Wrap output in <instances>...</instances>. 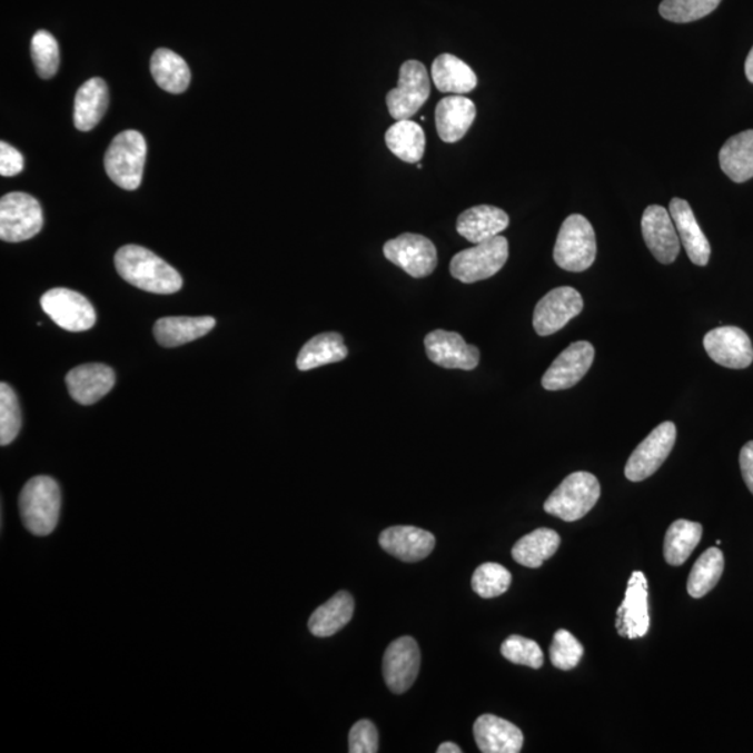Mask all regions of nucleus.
Wrapping results in <instances>:
<instances>
[{
  "label": "nucleus",
  "mask_w": 753,
  "mask_h": 753,
  "mask_svg": "<svg viewBox=\"0 0 753 753\" xmlns=\"http://www.w3.org/2000/svg\"><path fill=\"white\" fill-rule=\"evenodd\" d=\"M115 267L126 283L147 293L176 294L184 285L180 274L146 247L123 246L115 256Z\"/></svg>",
  "instance_id": "1"
},
{
  "label": "nucleus",
  "mask_w": 753,
  "mask_h": 753,
  "mask_svg": "<svg viewBox=\"0 0 753 753\" xmlns=\"http://www.w3.org/2000/svg\"><path fill=\"white\" fill-rule=\"evenodd\" d=\"M19 507L26 529L36 536H48L59 522L62 496L57 480L36 476L20 493Z\"/></svg>",
  "instance_id": "2"
},
{
  "label": "nucleus",
  "mask_w": 753,
  "mask_h": 753,
  "mask_svg": "<svg viewBox=\"0 0 753 753\" xmlns=\"http://www.w3.org/2000/svg\"><path fill=\"white\" fill-rule=\"evenodd\" d=\"M595 229L584 216L573 214L561 225L554 246V261L569 273H584L596 260Z\"/></svg>",
  "instance_id": "3"
},
{
  "label": "nucleus",
  "mask_w": 753,
  "mask_h": 753,
  "mask_svg": "<svg viewBox=\"0 0 753 753\" xmlns=\"http://www.w3.org/2000/svg\"><path fill=\"white\" fill-rule=\"evenodd\" d=\"M601 494V483L595 475L575 472L555 488L544 503V511L565 522L579 521L595 507Z\"/></svg>",
  "instance_id": "4"
},
{
  "label": "nucleus",
  "mask_w": 753,
  "mask_h": 753,
  "mask_svg": "<svg viewBox=\"0 0 753 753\" xmlns=\"http://www.w3.org/2000/svg\"><path fill=\"white\" fill-rule=\"evenodd\" d=\"M147 157L145 136L136 130H126L115 137L106 153V170L125 190H136L141 185Z\"/></svg>",
  "instance_id": "5"
},
{
  "label": "nucleus",
  "mask_w": 753,
  "mask_h": 753,
  "mask_svg": "<svg viewBox=\"0 0 753 753\" xmlns=\"http://www.w3.org/2000/svg\"><path fill=\"white\" fill-rule=\"evenodd\" d=\"M509 256L508 240L497 238L462 250L450 260L449 271L455 279L464 284H475L494 277L502 271Z\"/></svg>",
  "instance_id": "6"
},
{
  "label": "nucleus",
  "mask_w": 753,
  "mask_h": 753,
  "mask_svg": "<svg viewBox=\"0 0 753 753\" xmlns=\"http://www.w3.org/2000/svg\"><path fill=\"white\" fill-rule=\"evenodd\" d=\"M430 97V77L419 60L400 66L398 87L386 97L388 112L395 120L410 119Z\"/></svg>",
  "instance_id": "7"
},
{
  "label": "nucleus",
  "mask_w": 753,
  "mask_h": 753,
  "mask_svg": "<svg viewBox=\"0 0 753 753\" xmlns=\"http://www.w3.org/2000/svg\"><path fill=\"white\" fill-rule=\"evenodd\" d=\"M42 208L34 197L9 194L0 200V238L10 244L29 240L41 232Z\"/></svg>",
  "instance_id": "8"
},
{
  "label": "nucleus",
  "mask_w": 753,
  "mask_h": 753,
  "mask_svg": "<svg viewBox=\"0 0 753 753\" xmlns=\"http://www.w3.org/2000/svg\"><path fill=\"white\" fill-rule=\"evenodd\" d=\"M677 439V427L673 422H664L654 428L643 442L637 445L625 466L626 479L631 482L646 480L656 474L668 458Z\"/></svg>",
  "instance_id": "9"
},
{
  "label": "nucleus",
  "mask_w": 753,
  "mask_h": 753,
  "mask_svg": "<svg viewBox=\"0 0 753 753\" xmlns=\"http://www.w3.org/2000/svg\"><path fill=\"white\" fill-rule=\"evenodd\" d=\"M42 310L53 323L70 333H82L97 321L96 309L85 296L75 290L55 288L41 298Z\"/></svg>",
  "instance_id": "10"
},
{
  "label": "nucleus",
  "mask_w": 753,
  "mask_h": 753,
  "mask_svg": "<svg viewBox=\"0 0 753 753\" xmlns=\"http://www.w3.org/2000/svg\"><path fill=\"white\" fill-rule=\"evenodd\" d=\"M387 260L414 278H425L437 267V249L426 236L404 234L384 245Z\"/></svg>",
  "instance_id": "11"
},
{
  "label": "nucleus",
  "mask_w": 753,
  "mask_h": 753,
  "mask_svg": "<svg viewBox=\"0 0 753 753\" xmlns=\"http://www.w3.org/2000/svg\"><path fill=\"white\" fill-rule=\"evenodd\" d=\"M584 310V299L578 290L559 287L543 296L533 313V327L541 337L558 333Z\"/></svg>",
  "instance_id": "12"
},
{
  "label": "nucleus",
  "mask_w": 753,
  "mask_h": 753,
  "mask_svg": "<svg viewBox=\"0 0 753 753\" xmlns=\"http://www.w3.org/2000/svg\"><path fill=\"white\" fill-rule=\"evenodd\" d=\"M595 360V348L586 340L571 344L561 351L557 359L548 367L542 378V386L547 392H563L576 386L586 373L591 370Z\"/></svg>",
  "instance_id": "13"
},
{
  "label": "nucleus",
  "mask_w": 753,
  "mask_h": 753,
  "mask_svg": "<svg viewBox=\"0 0 753 753\" xmlns=\"http://www.w3.org/2000/svg\"><path fill=\"white\" fill-rule=\"evenodd\" d=\"M420 672V648L412 636L394 641L384 653V680L394 694H404Z\"/></svg>",
  "instance_id": "14"
},
{
  "label": "nucleus",
  "mask_w": 753,
  "mask_h": 753,
  "mask_svg": "<svg viewBox=\"0 0 753 753\" xmlns=\"http://www.w3.org/2000/svg\"><path fill=\"white\" fill-rule=\"evenodd\" d=\"M703 346L709 357L717 365L735 368H746L753 361V346L750 337L739 327H719L712 329L703 339Z\"/></svg>",
  "instance_id": "15"
},
{
  "label": "nucleus",
  "mask_w": 753,
  "mask_h": 753,
  "mask_svg": "<svg viewBox=\"0 0 753 753\" xmlns=\"http://www.w3.org/2000/svg\"><path fill=\"white\" fill-rule=\"evenodd\" d=\"M428 359L444 368L474 370L479 365L480 351L476 346L467 345L458 333L434 329L425 338Z\"/></svg>",
  "instance_id": "16"
},
{
  "label": "nucleus",
  "mask_w": 753,
  "mask_h": 753,
  "mask_svg": "<svg viewBox=\"0 0 753 753\" xmlns=\"http://www.w3.org/2000/svg\"><path fill=\"white\" fill-rule=\"evenodd\" d=\"M642 235L658 262L672 264L680 255V236L672 216L662 206L647 207L642 217Z\"/></svg>",
  "instance_id": "17"
},
{
  "label": "nucleus",
  "mask_w": 753,
  "mask_h": 753,
  "mask_svg": "<svg viewBox=\"0 0 753 753\" xmlns=\"http://www.w3.org/2000/svg\"><path fill=\"white\" fill-rule=\"evenodd\" d=\"M618 634L630 640L643 637L648 632L647 579L641 571L631 575L623 604L617 610L615 621Z\"/></svg>",
  "instance_id": "18"
},
{
  "label": "nucleus",
  "mask_w": 753,
  "mask_h": 753,
  "mask_svg": "<svg viewBox=\"0 0 753 753\" xmlns=\"http://www.w3.org/2000/svg\"><path fill=\"white\" fill-rule=\"evenodd\" d=\"M384 552L405 563H417L428 557L436 547L433 533L415 526H393L378 538Z\"/></svg>",
  "instance_id": "19"
},
{
  "label": "nucleus",
  "mask_w": 753,
  "mask_h": 753,
  "mask_svg": "<svg viewBox=\"0 0 753 753\" xmlns=\"http://www.w3.org/2000/svg\"><path fill=\"white\" fill-rule=\"evenodd\" d=\"M117 382L111 367L90 363L73 368L66 376L71 398L81 405H92L106 397Z\"/></svg>",
  "instance_id": "20"
},
{
  "label": "nucleus",
  "mask_w": 753,
  "mask_h": 753,
  "mask_svg": "<svg viewBox=\"0 0 753 753\" xmlns=\"http://www.w3.org/2000/svg\"><path fill=\"white\" fill-rule=\"evenodd\" d=\"M670 216H672L681 244L685 247L686 255L695 266L705 267L711 260L712 247L697 224L695 214L688 201L675 199L670 202Z\"/></svg>",
  "instance_id": "21"
},
{
  "label": "nucleus",
  "mask_w": 753,
  "mask_h": 753,
  "mask_svg": "<svg viewBox=\"0 0 753 753\" xmlns=\"http://www.w3.org/2000/svg\"><path fill=\"white\" fill-rule=\"evenodd\" d=\"M474 734L483 753H518L524 746V734L515 724L494 714L476 720Z\"/></svg>",
  "instance_id": "22"
},
{
  "label": "nucleus",
  "mask_w": 753,
  "mask_h": 753,
  "mask_svg": "<svg viewBox=\"0 0 753 753\" xmlns=\"http://www.w3.org/2000/svg\"><path fill=\"white\" fill-rule=\"evenodd\" d=\"M508 214L502 208L493 206L472 207L460 214L456 221V230L470 244L479 245L483 241L497 238L508 228Z\"/></svg>",
  "instance_id": "23"
},
{
  "label": "nucleus",
  "mask_w": 753,
  "mask_h": 753,
  "mask_svg": "<svg viewBox=\"0 0 753 753\" xmlns=\"http://www.w3.org/2000/svg\"><path fill=\"white\" fill-rule=\"evenodd\" d=\"M476 119V106L462 96L445 97L436 108V126L439 139L456 142L464 139Z\"/></svg>",
  "instance_id": "24"
},
{
  "label": "nucleus",
  "mask_w": 753,
  "mask_h": 753,
  "mask_svg": "<svg viewBox=\"0 0 753 753\" xmlns=\"http://www.w3.org/2000/svg\"><path fill=\"white\" fill-rule=\"evenodd\" d=\"M214 327L212 317H165L153 326V337L165 348H176L205 337Z\"/></svg>",
  "instance_id": "25"
},
{
  "label": "nucleus",
  "mask_w": 753,
  "mask_h": 753,
  "mask_svg": "<svg viewBox=\"0 0 753 753\" xmlns=\"http://www.w3.org/2000/svg\"><path fill=\"white\" fill-rule=\"evenodd\" d=\"M108 87L102 79L85 82L76 93L75 125L80 131H90L103 118L108 108Z\"/></svg>",
  "instance_id": "26"
},
{
  "label": "nucleus",
  "mask_w": 753,
  "mask_h": 753,
  "mask_svg": "<svg viewBox=\"0 0 753 753\" xmlns=\"http://www.w3.org/2000/svg\"><path fill=\"white\" fill-rule=\"evenodd\" d=\"M432 77L438 91L456 96L474 91L477 86L475 71L464 60L450 53L439 55L434 60Z\"/></svg>",
  "instance_id": "27"
},
{
  "label": "nucleus",
  "mask_w": 753,
  "mask_h": 753,
  "mask_svg": "<svg viewBox=\"0 0 753 753\" xmlns=\"http://www.w3.org/2000/svg\"><path fill=\"white\" fill-rule=\"evenodd\" d=\"M720 167L735 184L753 178V130L731 137L719 153Z\"/></svg>",
  "instance_id": "28"
},
{
  "label": "nucleus",
  "mask_w": 753,
  "mask_h": 753,
  "mask_svg": "<svg viewBox=\"0 0 753 753\" xmlns=\"http://www.w3.org/2000/svg\"><path fill=\"white\" fill-rule=\"evenodd\" d=\"M354 613V597L350 596V593L340 591L311 614L309 630L313 635L318 637L333 636L349 624Z\"/></svg>",
  "instance_id": "29"
},
{
  "label": "nucleus",
  "mask_w": 753,
  "mask_h": 753,
  "mask_svg": "<svg viewBox=\"0 0 753 753\" xmlns=\"http://www.w3.org/2000/svg\"><path fill=\"white\" fill-rule=\"evenodd\" d=\"M348 357V348L344 344L343 335L338 333H324L313 337L300 349L298 360L299 370L309 371L313 368L343 361Z\"/></svg>",
  "instance_id": "30"
},
{
  "label": "nucleus",
  "mask_w": 753,
  "mask_h": 753,
  "mask_svg": "<svg viewBox=\"0 0 753 753\" xmlns=\"http://www.w3.org/2000/svg\"><path fill=\"white\" fill-rule=\"evenodd\" d=\"M151 73L157 85L170 93H181L190 85L191 73L185 59L167 48H159L151 58Z\"/></svg>",
  "instance_id": "31"
},
{
  "label": "nucleus",
  "mask_w": 753,
  "mask_h": 753,
  "mask_svg": "<svg viewBox=\"0 0 753 753\" xmlns=\"http://www.w3.org/2000/svg\"><path fill=\"white\" fill-rule=\"evenodd\" d=\"M561 544L557 532L541 527L516 542L513 558L526 568H541L544 561L552 558Z\"/></svg>",
  "instance_id": "32"
},
{
  "label": "nucleus",
  "mask_w": 753,
  "mask_h": 753,
  "mask_svg": "<svg viewBox=\"0 0 753 753\" xmlns=\"http://www.w3.org/2000/svg\"><path fill=\"white\" fill-rule=\"evenodd\" d=\"M389 151L404 162L417 164L425 156L426 136L420 125L410 119L397 120L386 133Z\"/></svg>",
  "instance_id": "33"
},
{
  "label": "nucleus",
  "mask_w": 753,
  "mask_h": 753,
  "mask_svg": "<svg viewBox=\"0 0 753 753\" xmlns=\"http://www.w3.org/2000/svg\"><path fill=\"white\" fill-rule=\"evenodd\" d=\"M702 535L703 527L697 522L675 521L668 527L666 538H664V558H666L667 564L673 565V567L683 565L694 553Z\"/></svg>",
  "instance_id": "34"
},
{
  "label": "nucleus",
  "mask_w": 753,
  "mask_h": 753,
  "mask_svg": "<svg viewBox=\"0 0 753 753\" xmlns=\"http://www.w3.org/2000/svg\"><path fill=\"white\" fill-rule=\"evenodd\" d=\"M724 571L722 549L711 547L697 558L688 578V593L694 598L706 596L719 584Z\"/></svg>",
  "instance_id": "35"
},
{
  "label": "nucleus",
  "mask_w": 753,
  "mask_h": 753,
  "mask_svg": "<svg viewBox=\"0 0 753 753\" xmlns=\"http://www.w3.org/2000/svg\"><path fill=\"white\" fill-rule=\"evenodd\" d=\"M722 0H663L658 12L673 23H692L717 9Z\"/></svg>",
  "instance_id": "36"
},
{
  "label": "nucleus",
  "mask_w": 753,
  "mask_h": 753,
  "mask_svg": "<svg viewBox=\"0 0 753 753\" xmlns=\"http://www.w3.org/2000/svg\"><path fill=\"white\" fill-rule=\"evenodd\" d=\"M513 575L503 565L486 563L480 565L472 576V587L483 598L504 595L509 589Z\"/></svg>",
  "instance_id": "37"
},
{
  "label": "nucleus",
  "mask_w": 753,
  "mask_h": 753,
  "mask_svg": "<svg viewBox=\"0 0 753 753\" xmlns=\"http://www.w3.org/2000/svg\"><path fill=\"white\" fill-rule=\"evenodd\" d=\"M31 57L34 60L38 76L52 79L59 69L60 53L58 41L51 32L40 30L31 41Z\"/></svg>",
  "instance_id": "38"
},
{
  "label": "nucleus",
  "mask_w": 753,
  "mask_h": 753,
  "mask_svg": "<svg viewBox=\"0 0 753 753\" xmlns=\"http://www.w3.org/2000/svg\"><path fill=\"white\" fill-rule=\"evenodd\" d=\"M21 410L18 395L7 383L0 384V444L7 447L19 436Z\"/></svg>",
  "instance_id": "39"
},
{
  "label": "nucleus",
  "mask_w": 753,
  "mask_h": 753,
  "mask_svg": "<svg viewBox=\"0 0 753 753\" xmlns=\"http://www.w3.org/2000/svg\"><path fill=\"white\" fill-rule=\"evenodd\" d=\"M582 656H584V646L567 630H558L554 634L552 646H549V661L558 670H573L578 666Z\"/></svg>",
  "instance_id": "40"
},
{
  "label": "nucleus",
  "mask_w": 753,
  "mask_h": 753,
  "mask_svg": "<svg viewBox=\"0 0 753 753\" xmlns=\"http://www.w3.org/2000/svg\"><path fill=\"white\" fill-rule=\"evenodd\" d=\"M502 654L508 662L531 668H541L544 654L538 643L519 635H511L502 645Z\"/></svg>",
  "instance_id": "41"
},
{
  "label": "nucleus",
  "mask_w": 753,
  "mask_h": 753,
  "mask_svg": "<svg viewBox=\"0 0 753 753\" xmlns=\"http://www.w3.org/2000/svg\"><path fill=\"white\" fill-rule=\"evenodd\" d=\"M350 753H377L378 731L370 720H360L349 733Z\"/></svg>",
  "instance_id": "42"
},
{
  "label": "nucleus",
  "mask_w": 753,
  "mask_h": 753,
  "mask_svg": "<svg viewBox=\"0 0 753 753\" xmlns=\"http://www.w3.org/2000/svg\"><path fill=\"white\" fill-rule=\"evenodd\" d=\"M23 169L24 158L21 152L8 145L7 141L0 142V175L10 178V176L21 174Z\"/></svg>",
  "instance_id": "43"
},
{
  "label": "nucleus",
  "mask_w": 753,
  "mask_h": 753,
  "mask_svg": "<svg viewBox=\"0 0 753 753\" xmlns=\"http://www.w3.org/2000/svg\"><path fill=\"white\" fill-rule=\"evenodd\" d=\"M740 466L745 485L753 494V442L746 443L741 449Z\"/></svg>",
  "instance_id": "44"
},
{
  "label": "nucleus",
  "mask_w": 753,
  "mask_h": 753,
  "mask_svg": "<svg viewBox=\"0 0 753 753\" xmlns=\"http://www.w3.org/2000/svg\"><path fill=\"white\" fill-rule=\"evenodd\" d=\"M438 753H460L462 750L454 742H444V744L438 746Z\"/></svg>",
  "instance_id": "45"
},
{
  "label": "nucleus",
  "mask_w": 753,
  "mask_h": 753,
  "mask_svg": "<svg viewBox=\"0 0 753 753\" xmlns=\"http://www.w3.org/2000/svg\"><path fill=\"white\" fill-rule=\"evenodd\" d=\"M745 75H746V79L750 80L753 85V47L751 49L750 55H747V58H746Z\"/></svg>",
  "instance_id": "46"
},
{
  "label": "nucleus",
  "mask_w": 753,
  "mask_h": 753,
  "mask_svg": "<svg viewBox=\"0 0 753 753\" xmlns=\"http://www.w3.org/2000/svg\"><path fill=\"white\" fill-rule=\"evenodd\" d=\"M416 168H417V169H422V168H423V165H422L420 162H417V164H416Z\"/></svg>",
  "instance_id": "47"
}]
</instances>
